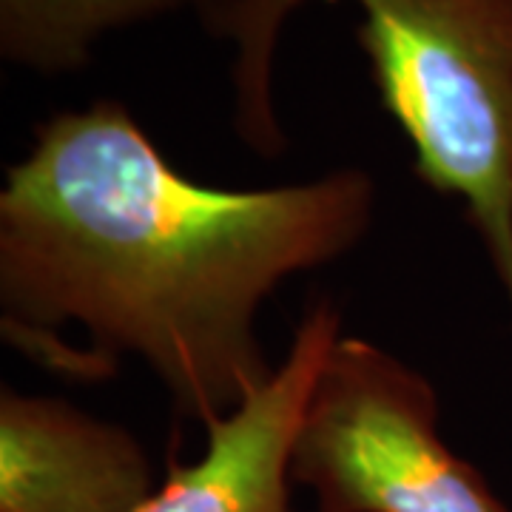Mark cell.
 Wrapping results in <instances>:
<instances>
[{
	"label": "cell",
	"mask_w": 512,
	"mask_h": 512,
	"mask_svg": "<svg viewBox=\"0 0 512 512\" xmlns=\"http://www.w3.org/2000/svg\"><path fill=\"white\" fill-rule=\"evenodd\" d=\"M373 214L362 168L220 188L168 163L117 100L57 111L0 188L3 336L55 370L60 333L80 328L86 379L137 356L205 427L274 373L262 305L356 248Z\"/></svg>",
	"instance_id": "6da1fadb"
},
{
	"label": "cell",
	"mask_w": 512,
	"mask_h": 512,
	"mask_svg": "<svg viewBox=\"0 0 512 512\" xmlns=\"http://www.w3.org/2000/svg\"><path fill=\"white\" fill-rule=\"evenodd\" d=\"M305 0H211L202 15L234 43V126L262 157L288 140L276 120L274 52ZM356 43L413 171L458 197L512 305V0H356Z\"/></svg>",
	"instance_id": "7a4b0ae2"
},
{
	"label": "cell",
	"mask_w": 512,
	"mask_h": 512,
	"mask_svg": "<svg viewBox=\"0 0 512 512\" xmlns=\"http://www.w3.org/2000/svg\"><path fill=\"white\" fill-rule=\"evenodd\" d=\"M316 512H510L439 433V393L362 336H339L291 450Z\"/></svg>",
	"instance_id": "3957f363"
},
{
	"label": "cell",
	"mask_w": 512,
	"mask_h": 512,
	"mask_svg": "<svg viewBox=\"0 0 512 512\" xmlns=\"http://www.w3.org/2000/svg\"><path fill=\"white\" fill-rule=\"evenodd\" d=\"M339 336L336 305L330 299L313 302L285 362L234 413L205 424L200 456L171 464L140 512H299L291 493L293 439Z\"/></svg>",
	"instance_id": "277c9868"
},
{
	"label": "cell",
	"mask_w": 512,
	"mask_h": 512,
	"mask_svg": "<svg viewBox=\"0 0 512 512\" xmlns=\"http://www.w3.org/2000/svg\"><path fill=\"white\" fill-rule=\"evenodd\" d=\"M157 487L126 427L3 387L0 512H140Z\"/></svg>",
	"instance_id": "5b68a950"
},
{
	"label": "cell",
	"mask_w": 512,
	"mask_h": 512,
	"mask_svg": "<svg viewBox=\"0 0 512 512\" xmlns=\"http://www.w3.org/2000/svg\"><path fill=\"white\" fill-rule=\"evenodd\" d=\"M211 0H0V52L37 74H69L89 63L114 29Z\"/></svg>",
	"instance_id": "8992f818"
}]
</instances>
